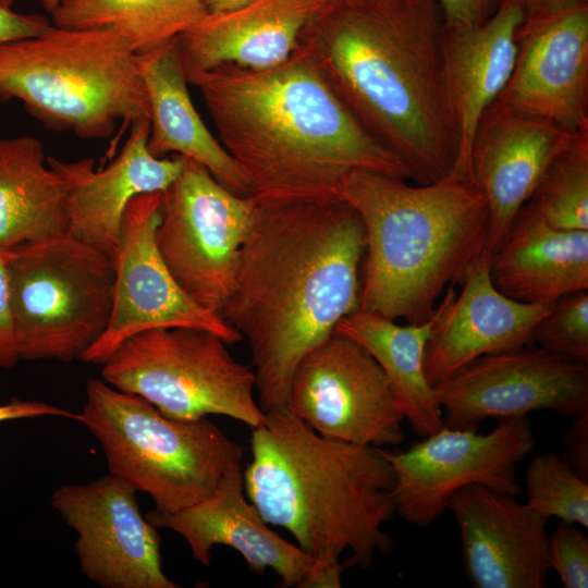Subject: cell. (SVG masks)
Segmentation results:
<instances>
[{"label": "cell", "instance_id": "1", "mask_svg": "<svg viewBox=\"0 0 588 588\" xmlns=\"http://www.w3.org/2000/svg\"><path fill=\"white\" fill-rule=\"evenodd\" d=\"M364 252L360 218L340 198L259 204L220 315L248 343L264 412L286 406L299 359L359 309Z\"/></svg>", "mask_w": 588, "mask_h": 588}, {"label": "cell", "instance_id": "2", "mask_svg": "<svg viewBox=\"0 0 588 588\" xmlns=\"http://www.w3.org/2000/svg\"><path fill=\"white\" fill-rule=\"evenodd\" d=\"M442 25L436 0H332L298 40L340 100L418 184L450 174L458 152Z\"/></svg>", "mask_w": 588, "mask_h": 588}, {"label": "cell", "instance_id": "3", "mask_svg": "<svg viewBox=\"0 0 588 588\" xmlns=\"http://www.w3.org/2000/svg\"><path fill=\"white\" fill-rule=\"evenodd\" d=\"M220 143L245 172L261 205L338 198L355 170L411 177L332 90L297 46L282 64L249 70L224 64L193 74Z\"/></svg>", "mask_w": 588, "mask_h": 588}, {"label": "cell", "instance_id": "4", "mask_svg": "<svg viewBox=\"0 0 588 588\" xmlns=\"http://www.w3.org/2000/svg\"><path fill=\"white\" fill-rule=\"evenodd\" d=\"M265 413L243 470L246 497L262 519L329 566L345 564L346 550L363 568L391 552L383 525L395 514L394 471L382 449L326 438L286 406Z\"/></svg>", "mask_w": 588, "mask_h": 588}, {"label": "cell", "instance_id": "5", "mask_svg": "<svg viewBox=\"0 0 588 588\" xmlns=\"http://www.w3.org/2000/svg\"><path fill=\"white\" fill-rule=\"evenodd\" d=\"M336 197L357 212L364 229L360 310L428 321L446 286L463 282L486 249L488 203L468 176L451 172L412 186L382 172L355 170Z\"/></svg>", "mask_w": 588, "mask_h": 588}, {"label": "cell", "instance_id": "6", "mask_svg": "<svg viewBox=\"0 0 588 588\" xmlns=\"http://www.w3.org/2000/svg\"><path fill=\"white\" fill-rule=\"evenodd\" d=\"M16 99L47 127L106 138L148 119L136 53L110 28L54 25L0 45V100Z\"/></svg>", "mask_w": 588, "mask_h": 588}, {"label": "cell", "instance_id": "7", "mask_svg": "<svg viewBox=\"0 0 588 588\" xmlns=\"http://www.w3.org/2000/svg\"><path fill=\"white\" fill-rule=\"evenodd\" d=\"M83 424L101 445L109 474L172 513L209 497L242 463L243 446L207 417L176 419L146 400L89 379Z\"/></svg>", "mask_w": 588, "mask_h": 588}, {"label": "cell", "instance_id": "8", "mask_svg": "<svg viewBox=\"0 0 588 588\" xmlns=\"http://www.w3.org/2000/svg\"><path fill=\"white\" fill-rule=\"evenodd\" d=\"M10 298L21 359L81 358L112 313L114 262L66 233L8 256Z\"/></svg>", "mask_w": 588, "mask_h": 588}, {"label": "cell", "instance_id": "9", "mask_svg": "<svg viewBox=\"0 0 588 588\" xmlns=\"http://www.w3.org/2000/svg\"><path fill=\"white\" fill-rule=\"evenodd\" d=\"M226 344L201 328L146 330L126 339L102 364V380L172 418L223 415L258 428L266 413L255 397L254 370Z\"/></svg>", "mask_w": 588, "mask_h": 588}, {"label": "cell", "instance_id": "10", "mask_svg": "<svg viewBox=\"0 0 588 588\" xmlns=\"http://www.w3.org/2000/svg\"><path fill=\"white\" fill-rule=\"evenodd\" d=\"M162 197L156 230L159 253L186 296L220 315L234 289L240 252L259 203L231 192L185 157Z\"/></svg>", "mask_w": 588, "mask_h": 588}, {"label": "cell", "instance_id": "11", "mask_svg": "<svg viewBox=\"0 0 588 588\" xmlns=\"http://www.w3.org/2000/svg\"><path fill=\"white\" fill-rule=\"evenodd\" d=\"M534 446L530 420L516 416L500 418L487 433L443 425L406 451L382 450L394 471L395 514L427 527L446 511L453 492L473 483L517 497V465Z\"/></svg>", "mask_w": 588, "mask_h": 588}, {"label": "cell", "instance_id": "12", "mask_svg": "<svg viewBox=\"0 0 588 588\" xmlns=\"http://www.w3.org/2000/svg\"><path fill=\"white\" fill-rule=\"evenodd\" d=\"M286 407L319 434L382 448L404 441L388 379L356 341L333 332L296 364Z\"/></svg>", "mask_w": 588, "mask_h": 588}, {"label": "cell", "instance_id": "13", "mask_svg": "<svg viewBox=\"0 0 588 588\" xmlns=\"http://www.w3.org/2000/svg\"><path fill=\"white\" fill-rule=\"evenodd\" d=\"M433 389L449 428L538 411L574 419L588 412V365L528 344L482 355Z\"/></svg>", "mask_w": 588, "mask_h": 588}, {"label": "cell", "instance_id": "14", "mask_svg": "<svg viewBox=\"0 0 588 588\" xmlns=\"http://www.w3.org/2000/svg\"><path fill=\"white\" fill-rule=\"evenodd\" d=\"M162 199V192L142 194L126 207L113 258L111 317L102 335L81 356L85 363L102 365L126 339L156 328L195 327L228 344L242 340L221 315L188 298L164 264L156 243Z\"/></svg>", "mask_w": 588, "mask_h": 588}, {"label": "cell", "instance_id": "15", "mask_svg": "<svg viewBox=\"0 0 588 588\" xmlns=\"http://www.w3.org/2000/svg\"><path fill=\"white\" fill-rule=\"evenodd\" d=\"M128 482L105 475L86 485H63L51 505L77 532L81 572L103 588H177L162 569L160 536L139 510Z\"/></svg>", "mask_w": 588, "mask_h": 588}, {"label": "cell", "instance_id": "16", "mask_svg": "<svg viewBox=\"0 0 588 588\" xmlns=\"http://www.w3.org/2000/svg\"><path fill=\"white\" fill-rule=\"evenodd\" d=\"M145 516L157 528L179 534L205 566H210L212 548L222 544L237 551L253 572L272 569L282 587L342 586L345 564L326 565L268 527L244 494L242 463L225 473L209 497L176 512L152 510Z\"/></svg>", "mask_w": 588, "mask_h": 588}, {"label": "cell", "instance_id": "17", "mask_svg": "<svg viewBox=\"0 0 588 588\" xmlns=\"http://www.w3.org/2000/svg\"><path fill=\"white\" fill-rule=\"evenodd\" d=\"M517 45L495 102L572 133L588 131V2L525 14Z\"/></svg>", "mask_w": 588, "mask_h": 588}, {"label": "cell", "instance_id": "18", "mask_svg": "<svg viewBox=\"0 0 588 588\" xmlns=\"http://www.w3.org/2000/svg\"><path fill=\"white\" fill-rule=\"evenodd\" d=\"M446 510L460 529L463 564L475 588H543L549 575V518L516 497L468 485Z\"/></svg>", "mask_w": 588, "mask_h": 588}, {"label": "cell", "instance_id": "19", "mask_svg": "<svg viewBox=\"0 0 588 588\" xmlns=\"http://www.w3.org/2000/svg\"><path fill=\"white\" fill-rule=\"evenodd\" d=\"M149 120L131 125L118 157L105 169L90 158L47 157L64 188L66 234L114 258L124 212L142 194L163 192L181 173L184 157H154L147 147Z\"/></svg>", "mask_w": 588, "mask_h": 588}, {"label": "cell", "instance_id": "20", "mask_svg": "<svg viewBox=\"0 0 588 588\" xmlns=\"http://www.w3.org/2000/svg\"><path fill=\"white\" fill-rule=\"evenodd\" d=\"M575 134L495 101L483 112L471 143L469 172L488 203L489 255L493 257L502 247L543 171Z\"/></svg>", "mask_w": 588, "mask_h": 588}, {"label": "cell", "instance_id": "21", "mask_svg": "<svg viewBox=\"0 0 588 588\" xmlns=\"http://www.w3.org/2000/svg\"><path fill=\"white\" fill-rule=\"evenodd\" d=\"M492 259L483 249L466 272L462 292L456 295L450 285L434 310L424 354L432 387L482 355L532 344V329L552 305L522 303L499 292L490 275Z\"/></svg>", "mask_w": 588, "mask_h": 588}, {"label": "cell", "instance_id": "22", "mask_svg": "<svg viewBox=\"0 0 588 588\" xmlns=\"http://www.w3.org/2000/svg\"><path fill=\"white\" fill-rule=\"evenodd\" d=\"M524 19L519 0H502L495 13L478 26L442 25L444 79L460 139L454 173L471 177L474 135L481 115L511 77Z\"/></svg>", "mask_w": 588, "mask_h": 588}, {"label": "cell", "instance_id": "23", "mask_svg": "<svg viewBox=\"0 0 588 588\" xmlns=\"http://www.w3.org/2000/svg\"><path fill=\"white\" fill-rule=\"evenodd\" d=\"M332 0H256L241 9L207 14L176 38L185 77L232 64L268 70L285 62L306 26Z\"/></svg>", "mask_w": 588, "mask_h": 588}, {"label": "cell", "instance_id": "24", "mask_svg": "<svg viewBox=\"0 0 588 588\" xmlns=\"http://www.w3.org/2000/svg\"><path fill=\"white\" fill-rule=\"evenodd\" d=\"M136 59L148 100L149 152L156 158L181 155L205 167L231 192L249 196L245 172L194 107L176 38Z\"/></svg>", "mask_w": 588, "mask_h": 588}, {"label": "cell", "instance_id": "25", "mask_svg": "<svg viewBox=\"0 0 588 588\" xmlns=\"http://www.w3.org/2000/svg\"><path fill=\"white\" fill-rule=\"evenodd\" d=\"M490 275L503 295L528 304H551L588 289V230L556 229L524 205L493 256Z\"/></svg>", "mask_w": 588, "mask_h": 588}, {"label": "cell", "instance_id": "26", "mask_svg": "<svg viewBox=\"0 0 588 588\" xmlns=\"http://www.w3.org/2000/svg\"><path fill=\"white\" fill-rule=\"evenodd\" d=\"M66 233L64 188L32 135L0 137V252Z\"/></svg>", "mask_w": 588, "mask_h": 588}, {"label": "cell", "instance_id": "27", "mask_svg": "<svg viewBox=\"0 0 588 588\" xmlns=\"http://www.w3.org/2000/svg\"><path fill=\"white\" fill-rule=\"evenodd\" d=\"M432 322L433 316L421 323L401 326L395 320L358 309L340 320L334 330L370 353L384 372L404 419L422 438L443 426L442 409L424 369L425 346Z\"/></svg>", "mask_w": 588, "mask_h": 588}, {"label": "cell", "instance_id": "28", "mask_svg": "<svg viewBox=\"0 0 588 588\" xmlns=\"http://www.w3.org/2000/svg\"><path fill=\"white\" fill-rule=\"evenodd\" d=\"M207 14L204 0H62L51 17L61 28L113 29L139 56L177 38Z\"/></svg>", "mask_w": 588, "mask_h": 588}, {"label": "cell", "instance_id": "29", "mask_svg": "<svg viewBox=\"0 0 588 588\" xmlns=\"http://www.w3.org/2000/svg\"><path fill=\"white\" fill-rule=\"evenodd\" d=\"M530 199L552 226L588 230V131L576 133L551 160Z\"/></svg>", "mask_w": 588, "mask_h": 588}, {"label": "cell", "instance_id": "30", "mask_svg": "<svg viewBox=\"0 0 588 588\" xmlns=\"http://www.w3.org/2000/svg\"><path fill=\"white\" fill-rule=\"evenodd\" d=\"M526 504L547 518L588 527V480L578 476L558 454L536 455L526 476Z\"/></svg>", "mask_w": 588, "mask_h": 588}, {"label": "cell", "instance_id": "31", "mask_svg": "<svg viewBox=\"0 0 588 588\" xmlns=\"http://www.w3.org/2000/svg\"><path fill=\"white\" fill-rule=\"evenodd\" d=\"M531 343L588 365V289L555 299L534 327Z\"/></svg>", "mask_w": 588, "mask_h": 588}, {"label": "cell", "instance_id": "32", "mask_svg": "<svg viewBox=\"0 0 588 588\" xmlns=\"http://www.w3.org/2000/svg\"><path fill=\"white\" fill-rule=\"evenodd\" d=\"M548 563L565 588L588 587V537L577 524L560 520L549 535Z\"/></svg>", "mask_w": 588, "mask_h": 588}, {"label": "cell", "instance_id": "33", "mask_svg": "<svg viewBox=\"0 0 588 588\" xmlns=\"http://www.w3.org/2000/svg\"><path fill=\"white\" fill-rule=\"evenodd\" d=\"M9 252H0V367L12 368L21 359L10 298Z\"/></svg>", "mask_w": 588, "mask_h": 588}, {"label": "cell", "instance_id": "34", "mask_svg": "<svg viewBox=\"0 0 588 588\" xmlns=\"http://www.w3.org/2000/svg\"><path fill=\"white\" fill-rule=\"evenodd\" d=\"M444 25L478 26L489 20L502 0H436Z\"/></svg>", "mask_w": 588, "mask_h": 588}, {"label": "cell", "instance_id": "35", "mask_svg": "<svg viewBox=\"0 0 588 588\" xmlns=\"http://www.w3.org/2000/svg\"><path fill=\"white\" fill-rule=\"evenodd\" d=\"M564 460L583 479L588 480V412L572 419L563 434Z\"/></svg>", "mask_w": 588, "mask_h": 588}, {"label": "cell", "instance_id": "36", "mask_svg": "<svg viewBox=\"0 0 588 588\" xmlns=\"http://www.w3.org/2000/svg\"><path fill=\"white\" fill-rule=\"evenodd\" d=\"M51 23L37 14H24L0 7V45L41 35L51 27Z\"/></svg>", "mask_w": 588, "mask_h": 588}, {"label": "cell", "instance_id": "37", "mask_svg": "<svg viewBox=\"0 0 588 588\" xmlns=\"http://www.w3.org/2000/svg\"><path fill=\"white\" fill-rule=\"evenodd\" d=\"M44 416L63 417L78 421L79 414L40 401L12 399L0 405V421L38 418Z\"/></svg>", "mask_w": 588, "mask_h": 588}, {"label": "cell", "instance_id": "38", "mask_svg": "<svg viewBox=\"0 0 588 588\" xmlns=\"http://www.w3.org/2000/svg\"><path fill=\"white\" fill-rule=\"evenodd\" d=\"M525 9V14L538 13L578 3L587 0H519Z\"/></svg>", "mask_w": 588, "mask_h": 588}, {"label": "cell", "instance_id": "39", "mask_svg": "<svg viewBox=\"0 0 588 588\" xmlns=\"http://www.w3.org/2000/svg\"><path fill=\"white\" fill-rule=\"evenodd\" d=\"M256 0H204L208 14H219L241 9Z\"/></svg>", "mask_w": 588, "mask_h": 588}, {"label": "cell", "instance_id": "40", "mask_svg": "<svg viewBox=\"0 0 588 588\" xmlns=\"http://www.w3.org/2000/svg\"><path fill=\"white\" fill-rule=\"evenodd\" d=\"M35 1H37L48 13L51 14L62 0H35Z\"/></svg>", "mask_w": 588, "mask_h": 588}, {"label": "cell", "instance_id": "41", "mask_svg": "<svg viewBox=\"0 0 588 588\" xmlns=\"http://www.w3.org/2000/svg\"><path fill=\"white\" fill-rule=\"evenodd\" d=\"M15 1L16 0H0V7L1 8H7V9H12Z\"/></svg>", "mask_w": 588, "mask_h": 588}]
</instances>
